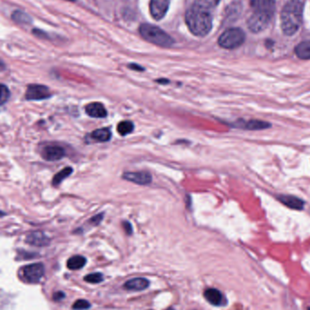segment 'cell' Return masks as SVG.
<instances>
[{
	"label": "cell",
	"mask_w": 310,
	"mask_h": 310,
	"mask_svg": "<svg viewBox=\"0 0 310 310\" xmlns=\"http://www.w3.org/2000/svg\"><path fill=\"white\" fill-rule=\"evenodd\" d=\"M129 68L133 69V70H135V71H144V68L143 67H141V66L137 65V64H130L129 65Z\"/></svg>",
	"instance_id": "4dcf8cb0"
},
{
	"label": "cell",
	"mask_w": 310,
	"mask_h": 310,
	"mask_svg": "<svg viewBox=\"0 0 310 310\" xmlns=\"http://www.w3.org/2000/svg\"><path fill=\"white\" fill-rule=\"evenodd\" d=\"M12 19L15 22L20 24V25H29L32 23L31 17L21 10H16L15 12H13Z\"/></svg>",
	"instance_id": "44dd1931"
},
{
	"label": "cell",
	"mask_w": 310,
	"mask_h": 310,
	"mask_svg": "<svg viewBox=\"0 0 310 310\" xmlns=\"http://www.w3.org/2000/svg\"><path fill=\"white\" fill-rule=\"evenodd\" d=\"M2 66H4V64L2 63V62L0 61V67H2Z\"/></svg>",
	"instance_id": "e575fe53"
},
{
	"label": "cell",
	"mask_w": 310,
	"mask_h": 310,
	"mask_svg": "<svg viewBox=\"0 0 310 310\" xmlns=\"http://www.w3.org/2000/svg\"><path fill=\"white\" fill-rule=\"evenodd\" d=\"M307 310H310V307H308V308H307Z\"/></svg>",
	"instance_id": "d590c367"
},
{
	"label": "cell",
	"mask_w": 310,
	"mask_h": 310,
	"mask_svg": "<svg viewBox=\"0 0 310 310\" xmlns=\"http://www.w3.org/2000/svg\"><path fill=\"white\" fill-rule=\"evenodd\" d=\"M204 297L207 301L211 303L213 306H221L224 305L225 298L222 293L216 288H208L204 292Z\"/></svg>",
	"instance_id": "9a60e30c"
},
{
	"label": "cell",
	"mask_w": 310,
	"mask_h": 310,
	"mask_svg": "<svg viewBox=\"0 0 310 310\" xmlns=\"http://www.w3.org/2000/svg\"><path fill=\"white\" fill-rule=\"evenodd\" d=\"M122 178L138 185H148L153 180L152 175L148 171H127L122 174Z\"/></svg>",
	"instance_id": "9c48e42d"
},
{
	"label": "cell",
	"mask_w": 310,
	"mask_h": 310,
	"mask_svg": "<svg viewBox=\"0 0 310 310\" xmlns=\"http://www.w3.org/2000/svg\"><path fill=\"white\" fill-rule=\"evenodd\" d=\"M171 0H151L150 13L155 20H161L165 17Z\"/></svg>",
	"instance_id": "ba28073f"
},
{
	"label": "cell",
	"mask_w": 310,
	"mask_h": 310,
	"mask_svg": "<svg viewBox=\"0 0 310 310\" xmlns=\"http://www.w3.org/2000/svg\"><path fill=\"white\" fill-rule=\"evenodd\" d=\"M20 275L23 281L27 283H39L45 275V266L42 263L24 266L20 270Z\"/></svg>",
	"instance_id": "5b68a950"
},
{
	"label": "cell",
	"mask_w": 310,
	"mask_h": 310,
	"mask_svg": "<svg viewBox=\"0 0 310 310\" xmlns=\"http://www.w3.org/2000/svg\"><path fill=\"white\" fill-rule=\"evenodd\" d=\"M185 21L190 31L196 36H205L212 28V16L210 11L192 6L186 12Z\"/></svg>",
	"instance_id": "6da1fadb"
},
{
	"label": "cell",
	"mask_w": 310,
	"mask_h": 310,
	"mask_svg": "<svg viewBox=\"0 0 310 310\" xmlns=\"http://www.w3.org/2000/svg\"><path fill=\"white\" fill-rule=\"evenodd\" d=\"M91 306V304L85 299H79L74 303L73 308L76 310L87 309Z\"/></svg>",
	"instance_id": "4316f807"
},
{
	"label": "cell",
	"mask_w": 310,
	"mask_h": 310,
	"mask_svg": "<svg viewBox=\"0 0 310 310\" xmlns=\"http://www.w3.org/2000/svg\"><path fill=\"white\" fill-rule=\"evenodd\" d=\"M158 83H159V84H165V83H164V82H166V83H169V81H168V80H164V79H160V80H157Z\"/></svg>",
	"instance_id": "1f68e13d"
},
{
	"label": "cell",
	"mask_w": 310,
	"mask_h": 310,
	"mask_svg": "<svg viewBox=\"0 0 310 310\" xmlns=\"http://www.w3.org/2000/svg\"><path fill=\"white\" fill-rule=\"evenodd\" d=\"M150 285L149 280L144 278H135V279H130L126 281L123 287L128 290H134V291H142L145 288H147Z\"/></svg>",
	"instance_id": "e0dca14e"
},
{
	"label": "cell",
	"mask_w": 310,
	"mask_h": 310,
	"mask_svg": "<svg viewBox=\"0 0 310 310\" xmlns=\"http://www.w3.org/2000/svg\"><path fill=\"white\" fill-rule=\"evenodd\" d=\"M295 53L298 58L304 60L310 59V41H305L297 45L295 48Z\"/></svg>",
	"instance_id": "d6986e66"
},
{
	"label": "cell",
	"mask_w": 310,
	"mask_h": 310,
	"mask_svg": "<svg viewBox=\"0 0 310 310\" xmlns=\"http://www.w3.org/2000/svg\"><path fill=\"white\" fill-rule=\"evenodd\" d=\"M220 0H195L194 6L211 12L212 9H215L220 4Z\"/></svg>",
	"instance_id": "7402d4cb"
},
{
	"label": "cell",
	"mask_w": 310,
	"mask_h": 310,
	"mask_svg": "<svg viewBox=\"0 0 310 310\" xmlns=\"http://www.w3.org/2000/svg\"><path fill=\"white\" fill-rule=\"evenodd\" d=\"M122 227L126 230V234L128 235H132L133 234V226L131 224L129 221H123L122 222Z\"/></svg>",
	"instance_id": "83f0119b"
},
{
	"label": "cell",
	"mask_w": 310,
	"mask_h": 310,
	"mask_svg": "<svg viewBox=\"0 0 310 310\" xmlns=\"http://www.w3.org/2000/svg\"><path fill=\"white\" fill-rule=\"evenodd\" d=\"M26 242L36 247H45L49 244L50 239L42 231H33L27 235Z\"/></svg>",
	"instance_id": "4fadbf2b"
},
{
	"label": "cell",
	"mask_w": 310,
	"mask_h": 310,
	"mask_svg": "<svg viewBox=\"0 0 310 310\" xmlns=\"http://www.w3.org/2000/svg\"><path fill=\"white\" fill-rule=\"evenodd\" d=\"M278 200L285 206L288 207L289 209H292V210H297V211L303 210L304 205H305V203L302 201L301 199L297 198L293 195H282L281 194L278 196Z\"/></svg>",
	"instance_id": "5bb4252c"
},
{
	"label": "cell",
	"mask_w": 310,
	"mask_h": 310,
	"mask_svg": "<svg viewBox=\"0 0 310 310\" xmlns=\"http://www.w3.org/2000/svg\"><path fill=\"white\" fill-rule=\"evenodd\" d=\"M234 127L241 128L244 130L259 131L265 130L268 128H270V122L261 120H250V121H244V120H238L233 125Z\"/></svg>",
	"instance_id": "8fae6325"
},
{
	"label": "cell",
	"mask_w": 310,
	"mask_h": 310,
	"mask_svg": "<svg viewBox=\"0 0 310 310\" xmlns=\"http://www.w3.org/2000/svg\"><path fill=\"white\" fill-rule=\"evenodd\" d=\"M135 129L134 123L131 121H122L118 123L117 126V132L121 135L126 136L130 135L131 133Z\"/></svg>",
	"instance_id": "cb8c5ba5"
},
{
	"label": "cell",
	"mask_w": 310,
	"mask_h": 310,
	"mask_svg": "<svg viewBox=\"0 0 310 310\" xmlns=\"http://www.w3.org/2000/svg\"><path fill=\"white\" fill-rule=\"evenodd\" d=\"M65 297H66V295L62 291H57V292L54 293V295H53V298H54V300H55V301H60V300L64 299Z\"/></svg>",
	"instance_id": "f546056e"
},
{
	"label": "cell",
	"mask_w": 310,
	"mask_h": 310,
	"mask_svg": "<svg viewBox=\"0 0 310 310\" xmlns=\"http://www.w3.org/2000/svg\"><path fill=\"white\" fill-rule=\"evenodd\" d=\"M51 96L49 88L42 85H30L26 92V99L29 101H39L49 98Z\"/></svg>",
	"instance_id": "52a82bcc"
},
{
	"label": "cell",
	"mask_w": 310,
	"mask_h": 310,
	"mask_svg": "<svg viewBox=\"0 0 310 310\" xmlns=\"http://www.w3.org/2000/svg\"><path fill=\"white\" fill-rule=\"evenodd\" d=\"M245 38V33L240 28H229L220 35L218 43L225 49H235L242 45Z\"/></svg>",
	"instance_id": "277c9868"
},
{
	"label": "cell",
	"mask_w": 310,
	"mask_h": 310,
	"mask_svg": "<svg viewBox=\"0 0 310 310\" xmlns=\"http://www.w3.org/2000/svg\"><path fill=\"white\" fill-rule=\"evenodd\" d=\"M252 9L254 12H262V13L272 15L275 12V0H250Z\"/></svg>",
	"instance_id": "7c38bea8"
},
{
	"label": "cell",
	"mask_w": 310,
	"mask_h": 310,
	"mask_svg": "<svg viewBox=\"0 0 310 310\" xmlns=\"http://www.w3.org/2000/svg\"><path fill=\"white\" fill-rule=\"evenodd\" d=\"M166 310H175L174 308H172V307H169V308H167Z\"/></svg>",
	"instance_id": "d6a6232c"
},
{
	"label": "cell",
	"mask_w": 310,
	"mask_h": 310,
	"mask_svg": "<svg viewBox=\"0 0 310 310\" xmlns=\"http://www.w3.org/2000/svg\"><path fill=\"white\" fill-rule=\"evenodd\" d=\"M65 1H69V2H74V1H76V0H65Z\"/></svg>",
	"instance_id": "836d02e7"
},
{
	"label": "cell",
	"mask_w": 310,
	"mask_h": 310,
	"mask_svg": "<svg viewBox=\"0 0 310 310\" xmlns=\"http://www.w3.org/2000/svg\"><path fill=\"white\" fill-rule=\"evenodd\" d=\"M86 112L93 118H104L107 116V111L102 103H88L86 106Z\"/></svg>",
	"instance_id": "2e32d148"
},
{
	"label": "cell",
	"mask_w": 310,
	"mask_h": 310,
	"mask_svg": "<svg viewBox=\"0 0 310 310\" xmlns=\"http://www.w3.org/2000/svg\"><path fill=\"white\" fill-rule=\"evenodd\" d=\"M103 218V213H100V214H97V215L94 216L92 219L90 220L91 223H93L94 225H98L100 222L102 221Z\"/></svg>",
	"instance_id": "f1b7e54d"
},
{
	"label": "cell",
	"mask_w": 310,
	"mask_h": 310,
	"mask_svg": "<svg viewBox=\"0 0 310 310\" xmlns=\"http://www.w3.org/2000/svg\"><path fill=\"white\" fill-rule=\"evenodd\" d=\"M86 264V259L85 257L77 255L73 256L68 261V268L71 270H78L84 268Z\"/></svg>",
	"instance_id": "ffe728a7"
},
{
	"label": "cell",
	"mask_w": 310,
	"mask_h": 310,
	"mask_svg": "<svg viewBox=\"0 0 310 310\" xmlns=\"http://www.w3.org/2000/svg\"><path fill=\"white\" fill-rule=\"evenodd\" d=\"M140 35L145 40L153 45L161 47H171L174 44V40L166 32L163 31L160 27H155L151 24H143L139 27Z\"/></svg>",
	"instance_id": "3957f363"
},
{
	"label": "cell",
	"mask_w": 310,
	"mask_h": 310,
	"mask_svg": "<svg viewBox=\"0 0 310 310\" xmlns=\"http://www.w3.org/2000/svg\"><path fill=\"white\" fill-rule=\"evenodd\" d=\"M91 137L97 142L104 143V142H108L111 140L112 134L108 128H101V129L94 131L91 134Z\"/></svg>",
	"instance_id": "ac0fdd59"
},
{
	"label": "cell",
	"mask_w": 310,
	"mask_h": 310,
	"mask_svg": "<svg viewBox=\"0 0 310 310\" xmlns=\"http://www.w3.org/2000/svg\"><path fill=\"white\" fill-rule=\"evenodd\" d=\"M272 18V15L262 13V12H254L251 18L247 20V27L253 33H260L265 30L270 25Z\"/></svg>",
	"instance_id": "8992f818"
},
{
	"label": "cell",
	"mask_w": 310,
	"mask_h": 310,
	"mask_svg": "<svg viewBox=\"0 0 310 310\" xmlns=\"http://www.w3.org/2000/svg\"><path fill=\"white\" fill-rule=\"evenodd\" d=\"M66 156V151L58 145L45 146L42 151V157L48 162H56Z\"/></svg>",
	"instance_id": "30bf717a"
},
{
	"label": "cell",
	"mask_w": 310,
	"mask_h": 310,
	"mask_svg": "<svg viewBox=\"0 0 310 310\" xmlns=\"http://www.w3.org/2000/svg\"><path fill=\"white\" fill-rule=\"evenodd\" d=\"M73 173V168L71 167H66L64 168L62 171H59L58 173H56L53 178L52 183L54 186H57L60 184L65 179H67L68 176L71 175Z\"/></svg>",
	"instance_id": "603a6c76"
},
{
	"label": "cell",
	"mask_w": 310,
	"mask_h": 310,
	"mask_svg": "<svg viewBox=\"0 0 310 310\" xmlns=\"http://www.w3.org/2000/svg\"><path fill=\"white\" fill-rule=\"evenodd\" d=\"M10 97V91L5 85L0 84V105L4 104L9 101Z\"/></svg>",
	"instance_id": "d4e9b609"
},
{
	"label": "cell",
	"mask_w": 310,
	"mask_h": 310,
	"mask_svg": "<svg viewBox=\"0 0 310 310\" xmlns=\"http://www.w3.org/2000/svg\"><path fill=\"white\" fill-rule=\"evenodd\" d=\"M303 3L300 0H291L281 12V29L286 36H293L301 26Z\"/></svg>",
	"instance_id": "7a4b0ae2"
},
{
	"label": "cell",
	"mask_w": 310,
	"mask_h": 310,
	"mask_svg": "<svg viewBox=\"0 0 310 310\" xmlns=\"http://www.w3.org/2000/svg\"><path fill=\"white\" fill-rule=\"evenodd\" d=\"M85 280L88 283H100L103 280V276L102 273H91L85 277Z\"/></svg>",
	"instance_id": "484cf974"
}]
</instances>
